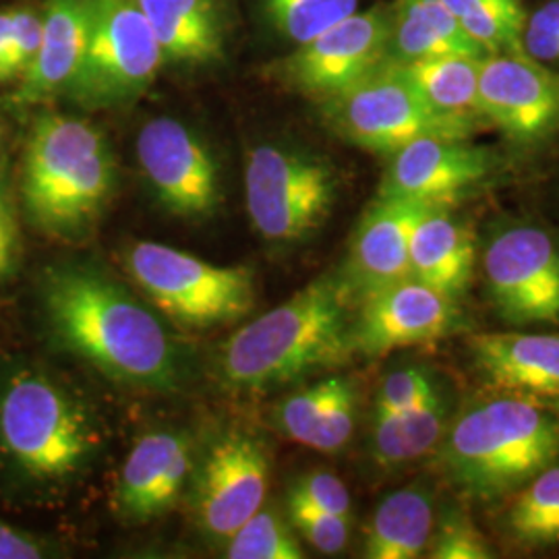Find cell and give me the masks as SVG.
<instances>
[{"label": "cell", "instance_id": "obj_1", "mask_svg": "<svg viewBox=\"0 0 559 559\" xmlns=\"http://www.w3.org/2000/svg\"><path fill=\"white\" fill-rule=\"evenodd\" d=\"M41 305L60 346L106 378L156 392L179 388V346L119 282L90 265H59L41 280Z\"/></svg>", "mask_w": 559, "mask_h": 559}, {"label": "cell", "instance_id": "obj_2", "mask_svg": "<svg viewBox=\"0 0 559 559\" xmlns=\"http://www.w3.org/2000/svg\"><path fill=\"white\" fill-rule=\"evenodd\" d=\"M348 295L334 280L305 286L222 344L218 376L239 394H261L340 365L353 353Z\"/></svg>", "mask_w": 559, "mask_h": 559}, {"label": "cell", "instance_id": "obj_3", "mask_svg": "<svg viewBox=\"0 0 559 559\" xmlns=\"http://www.w3.org/2000/svg\"><path fill=\"white\" fill-rule=\"evenodd\" d=\"M117 185V164L100 131L85 120L44 115L34 122L21 170L29 224L52 239H85Z\"/></svg>", "mask_w": 559, "mask_h": 559}, {"label": "cell", "instance_id": "obj_4", "mask_svg": "<svg viewBox=\"0 0 559 559\" xmlns=\"http://www.w3.org/2000/svg\"><path fill=\"white\" fill-rule=\"evenodd\" d=\"M98 443L85 406L40 369L21 367L0 381V454L23 477L71 479Z\"/></svg>", "mask_w": 559, "mask_h": 559}, {"label": "cell", "instance_id": "obj_5", "mask_svg": "<svg viewBox=\"0 0 559 559\" xmlns=\"http://www.w3.org/2000/svg\"><path fill=\"white\" fill-rule=\"evenodd\" d=\"M559 456V423L516 399L468 411L450 431L445 464L479 498H498L537 477Z\"/></svg>", "mask_w": 559, "mask_h": 559}, {"label": "cell", "instance_id": "obj_6", "mask_svg": "<svg viewBox=\"0 0 559 559\" xmlns=\"http://www.w3.org/2000/svg\"><path fill=\"white\" fill-rule=\"evenodd\" d=\"M124 265L162 316L189 330L237 323L255 307V278L242 265H216L160 242H135Z\"/></svg>", "mask_w": 559, "mask_h": 559}, {"label": "cell", "instance_id": "obj_7", "mask_svg": "<svg viewBox=\"0 0 559 559\" xmlns=\"http://www.w3.org/2000/svg\"><path fill=\"white\" fill-rule=\"evenodd\" d=\"M164 62L138 0H90V32L80 73L67 96L83 108L138 100Z\"/></svg>", "mask_w": 559, "mask_h": 559}, {"label": "cell", "instance_id": "obj_8", "mask_svg": "<svg viewBox=\"0 0 559 559\" xmlns=\"http://www.w3.org/2000/svg\"><path fill=\"white\" fill-rule=\"evenodd\" d=\"M245 193L251 224L263 239L295 242L328 218L336 179L318 158L267 143L247 156Z\"/></svg>", "mask_w": 559, "mask_h": 559}, {"label": "cell", "instance_id": "obj_9", "mask_svg": "<svg viewBox=\"0 0 559 559\" xmlns=\"http://www.w3.org/2000/svg\"><path fill=\"white\" fill-rule=\"evenodd\" d=\"M330 100V117L340 133L369 152L394 154L419 138L464 140L471 133L468 127L438 115L396 64H381Z\"/></svg>", "mask_w": 559, "mask_h": 559}, {"label": "cell", "instance_id": "obj_10", "mask_svg": "<svg viewBox=\"0 0 559 559\" xmlns=\"http://www.w3.org/2000/svg\"><path fill=\"white\" fill-rule=\"evenodd\" d=\"M138 160L156 200L182 218L212 216L221 203L218 164L182 122L150 120L138 135Z\"/></svg>", "mask_w": 559, "mask_h": 559}, {"label": "cell", "instance_id": "obj_11", "mask_svg": "<svg viewBox=\"0 0 559 559\" xmlns=\"http://www.w3.org/2000/svg\"><path fill=\"white\" fill-rule=\"evenodd\" d=\"M270 456L258 438L233 433L216 441L195 480V519L210 539L228 543L265 501Z\"/></svg>", "mask_w": 559, "mask_h": 559}, {"label": "cell", "instance_id": "obj_12", "mask_svg": "<svg viewBox=\"0 0 559 559\" xmlns=\"http://www.w3.org/2000/svg\"><path fill=\"white\" fill-rule=\"evenodd\" d=\"M485 276L503 318L514 323H559V251L547 233H501L485 253Z\"/></svg>", "mask_w": 559, "mask_h": 559}, {"label": "cell", "instance_id": "obj_13", "mask_svg": "<svg viewBox=\"0 0 559 559\" xmlns=\"http://www.w3.org/2000/svg\"><path fill=\"white\" fill-rule=\"evenodd\" d=\"M390 38L392 20L381 9L357 11L313 40L299 44L282 71L302 92L332 98L381 67Z\"/></svg>", "mask_w": 559, "mask_h": 559}, {"label": "cell", "instance_id": "obj_14", "mask_svg": "<svg viewBox=\"0 0 559 559\" xmlns=\"http://www.w3.org/2000/svg\"><path fill=\"white\" fill-rule=\"evenodd\" d=\"M480 115L514 140H535L559 122V75L526 52L480 60Z\"/></svg>", "mask_w": 559, "mask_h": 559}, {"label": "cell", "instance_id": "obj_15", "mask_svg": "<svg viewBox=\"0 0 559 559\" xmlns=\"http://www.w3.org/2000/svg\"><path fill=\"white\" fill-rule=\"evenodd\" d=\"M448 295L406 278L365 297L359 320L353 323V350L381 357L396 348L438 340L454 323Z\"/></svg>", "mask_w": 559, "mask_h": 559}, {"label": "cell", "instance_id": "obj_16", "mask_svg": "<svg viewBox=\"0 0 559 559\" xmlns=\"http://www.w3.org/2000/svg\"><path fill=\"white\" fill-rule=\"evenodd\" d=\"M380 195L443 207L489 173L487 154L450 138H419L392 154Z\"/></svg>", "mask_w": 559, "mask_h": 559}, {"label": "cell", "instance_id": "obj_17", "mask_svg": "<svg viewBox=\"0 0 559 559\" xmlns=\"http://www.w3.org/2000/svg\"><path fill=\"white\" fill-rule=\"evenodd\" d=\"M191 473V441L179 431L147 433L120 466L117 508L120 516L147 522L166 514Z\"/></svg>", "mask_w": 559, "mask_h": 559}, {"label": "cell", "instance_id": "obj_18", "mask_svg": "<svg viewBox=\"0 0 559 559\" xmlns=\"http://www.w3.org/2000/svg\"><path fill=\"white\" fill-rule=\"evenodd\" d=\"M417 201L380 195L362 216L350 249V280L365 297L411 278V237L423 214Z\"/></svg>", "mask_w": 559, "mask_h": 559}, {"label": "cell", "instance_id": "obj_19", "mask_svg": "<svg viewBox=\"0 0 559 559\" xmlns=\"http://www.w3.org/2000/svg\"><path fill=\"white\" fill-rule=\"evenodd\" d=\"M90 32V0H46L41 46L34 64L21 75L15 102L29 106L69 92L80 73Z\"/></svg>", "mask_w": 559, "mask_h": 559}, {"label": "cell", "instance_id": "obj_20", "mask_svg": "<svg viewBox=\"0 0 559 559\" xmlns=\"http://www.w3.org/2000/svg\"><path fill=\"white\" fill-rule=\"evenodd\" d=\"M477 362L491 385L531 394L559 396V336L483 334L473 342Z\"/></svg>", "mask_w": 559, "mask_h": 559}, {"label": "cell", "instance_id": "obj_21", "mask_svg": "<svg viewBox=\"0 0 559 559\" xmlns=\"http://www.w3.org/2000/svg\"><path fill=\"white\" fill-rule=\"evenodd\" d=\"M164 60L205 64L222 57L224 27L216 0H138Z\"/></svg>", "mask_w": 559, "mask_h": 559}, {"label": "cell", "instance_id": "obj_22", "mask_svg": "<svg viewBox=\"0 0 559 559\" xmlns=\"http://www.w3.org/2000/svg\"><path fill=\"white\" fill-rule=\"evenodd\" d=\"M473 260L471 235L443 207L427 210L411 237V278L454 299L471 280Z\"/></svg>", "mask_w": 559, "mask_h": 559}, {"label": "cell", "instance_id": "obj_23", "mask_svg": "<svg viewBox=\"0 0 559 559\" xmlns=\"http://www.w3.org/2000/svg\"><path fill=\"white\" fill-rule=\"evenodd\" d=\"M479 57L441 55L396 62L400 73L438 115L473 129L479 108Z\"/></svg>", "mask_w": 559, "mask_h": 559}, {"label": "cell", "instance_id": "obj_24", "mask_svg": "<svg viewBox=\"0 0 559 559\" xmlns=\"http://www.w3.org/2000/svg\"><path fill=\"white\" fill-rule=\"evenodd\" d=\"M433 526V506L425 491L402 489L390 493L376 510L365 556L371 559L419 558Z\"/></svg>", "mask_w": 559, "mask_h": 559}, {"label": "cell", "instance_id": "obj_25", "mask_svg": "<svg viewBox=\"0 0 559 559\" xmlns=\"http://www.w3.org/2000/svg\"><path fill=\"white\" fill-rule=\"evenodd\" d=\"M443 406L433 400L404 413H376L373 456L383 466H396L427 454L441 436Z\"/></svg>", "mask_w": 559, "mask_h": 559}, {"label": "cell", "instance_id": "obj_26", "mask_svg": "<svg viewBox=\"0 0 559 559\" xmlns=\"http://www.w3.org/2000/svg\"><path fill=\"white\" fill-rule=\"evenodd\" d=\"M510 528L526 545L559 543V466H547L520 491L510 510Z\"/></svg>", "mask_w": 559, "mask_h": 559}, {"label": "cell", "instance_id": "obj_27", "mask_svg": "<svg viewBox=\"0 0 559 559\" xmlns=\"http://www.w3.org/2000/svg\"><path fill=\"white\" fill-rule=\"evenodd\" d=\"M483 52H524V13L519 0H473L459 17Z\"/></svg>", "mask_w": 559, "mask_h": 559}, {"label": "cell", "instance_id": "obj_28", "mask_svg": "<svg viewBox=\"0 0 559 559\" xmlns=\"http://www.w3.org/2000/svg\"><path fill=\"white\" fill-rule=\"evenodd\" d=\"M263 7L282 36L305 44L357 13L359 0H263Z\"/></svg>", "mask_w": 559, "mask_h": 559}, {"label": "cell", "instance_id": "obj_29", "mask_svg": "<svg viewBox=\"0 0 559 559\" xmlns=\"http://www.w3.org/2000/svg\"><path fill=\"white\" fill-rule=\"evenodd\" d=\"M230 559H300L302 547L276 510L260 508L226 543Z\"/></svg>", "mask_w": 559, "mask_h": 559}, {"label": "cell", "instance_id": "obj_30", "mask_svg": "<svg viewBox=\"0 0 559 559\" xmlns=\"http://www.w3.org/2000/svg\"><path fill=\"white\" fill-rule=\"evenodd\" d=\"M346 381L348 380L344 378H330L282 400L276 413V423L284 438L307 445L311 433L316 431V427L320 425V420L338 396L340 390L346 385Z\"/></svg>", "mask_w": 559, "mask_h": 559}, {"label": "cell", "instance_id": "obj_31", "mask_svg": "<svg viewBox=\"0 0 559 559\" xmlns=\"http://www.w3.org/2000/svg\"><path fill=\"white\" fill-rule=\"evenodd\" d=\"M400 62L404 60L427 59L441 55H462L450 40L420 13L417 0H400L396 15L392 20V38Z\"/></svg>", "mask_w": 559, "mask_h": 559}, {"label": "cell", "instance_id": "obj_32", "mask_svg": "<svg viewBox=\"0 0 559 559\" xmlns=\"http://www.w3.org/2000/svg\"><path fill=\"white\" fill-rule=\"evenodd\" d=\"M288 516L300 535L321 554H338L350 537V520L325 512L307 501L288 498Z\"/></svg>", "mask_w": 559, "mask_h": 559}, {"label": "cell", "instance_id": "obj_33", "mask_svg": "<svg viewBox=\"0 0 559 559\" xmlns=\"http://www.w3.org/2000/svg\"><path fill=\"white\" fill-rule=\"evenodd\" d=\"M429 378L417 369H404L388 376L381 383L376 413H404L438 400Z\"/></svg>", "mask_w": 559, "mask_h": 559}, {"label": "cell", "instance_id": "obj_34", "mask_svg": "<svg viewBox=\"0 0 559 559\" xmlns=\"http://www.w3.org/2000/svg\"><path fill=\"white\" fill-rule=\"evenodd\" d=\"M355 429V388L350 381L340 390L338 396L323 415L320 425L311 433L307 448L320 450V452H336L344 448Z\"/></svg>", "mask_w": 559, "mask_h": 559}, {"label": "cell", "instance_id": "obj_35", "mask_svg": "<svg viewBox=\"0 0 559 559\" xmlns=\"http://www.w3.org/2000/svg\"><path fill=\"white\" fill-rule=\"evenodd\" d=\"M288 498L307 501L325 512L350 520V493L346 485L334 475H328V473L305 475L293 485Z\"/></svg>", "mask_w": 559, "mask_h": 559}, {"label": "cell", "instance_id": "obj_36", "mask_svg": "<svg viewBox=\"0 0 559 559\" xmlns=\"http://www.w3.org/2000/svg\"><path fill=\"white\" fill-rule=\"evenodd\" d=\"M522 46L535 60H559V0H549L524 25Z\"/></svg>", "mask_w": 559, "mask_h": 559}, {"label": "cell", "instance_id": "obj_37", "mask_svg": "<svg viewBox=\"0 0 559 559\" xmlns=\"http://www.w3.org/2000/svg\"><path fill=\"white\" fill-rule=\"evenodd\" d=\"M41 46V13L34 9H13L11 32V73L21 78L38 57Z\"/></svg>", "mask_w": 559, "mask_h": 559}, {"label": "cell", "instance_id": "obj_38", "mask_svg": "<svg viewBox=\"0 0 559 559\" xmlns=\"http://www.w3.org/2000/svg\"><path fill=\"white\" fill-rule=\"evenodd\" d=\"M21 239L17 210L11 193V185L0 170V280L15 274L20 263Z\"/></svg>", "mask_w": 559, "mask_h": 559}, {"label": "cell", "instance_id": "obj_39", "mask_svg": "<svg viewBox=\"0 0 559 559\" xmlns=\"http://www.w3.org/2000/svg\"><path fill=\"white\" fill-rule=\"evenodd\" d=\"M433 558L487 559L491 558V554L483 537L466 520L450 519L441 528Z\"/></svg>", "mask_w": 559, "mask_h": 559}, {"label": "cell", "instance_id": "obj_40", "mask_svg": "<svg viewBox=\"0 0 559 559\" xmlns=\"http://www.w3.org/2000/svg\"><path fill=\"white\" fill-rule=\"evenodd\" d=\"M55 556H59L55 543L0 520V559H44Z\"/></svg>", "mask_w": 559, "mask_h": 559}, {"label": "cell", "instance_id": "obj_41", "mask_svg": "<svg viewBox=\"0 0 559 559\" xmlns=\"http://www.w3.org/2000/svg\"><path fill=\"white\" fill-rule=\"evenodd\" d=\"M11 32H13V9L0 11V81L13 80L11 73Z\"/></svg>", "mask_w": 559, "mask_h": 559}]
</instances>
